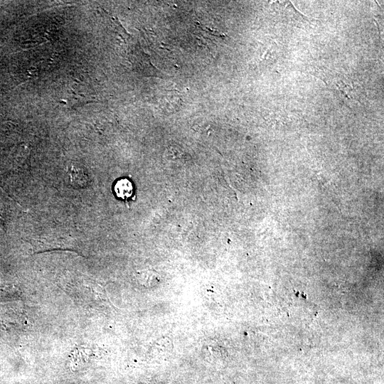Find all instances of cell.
I'll return each mask as SVG.
<instances>
[{
    "mask_svg": "<svg viewBox=\"0 0 384 384\" xmlns=\"http://www.w3.org/2000/svg\"><path fill=\"white\" fill-rule=\"evenodd\" d=\"M114 191L117 197L127 201L133 193L132 183L127 178L120 179L117 181L114 186Z\"/></svg>",
    "mask_w": 384,
    "mask_h": 384,
    "instance_id": "1",
    "label": "cell"
}]
</instances>
